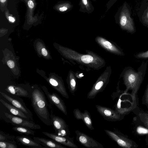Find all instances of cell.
Listing matches in <instances>:
<instances>
[{
    "instance_id": "1",
    "label": "cell",
    "mask_w": 148,
    "mask_h": 148,
    "mask_svg": "<svg viewBox=\"0 0 148 148\" xmlns=\"http://www.w3.org/2000/svg\"><path fill=\"white\" fill-rule=\"evenodd\" d=\"M147 64V62H143L137 71L131 66L124 69L121 75L126 87V92L131 90L132 95H136L143 80Z\"/></svg>"
},
{
    "instance_id": "2",
    "label": "cell",
    "mask_w": 148,
    "mask_h": 148,
    "mask_svg": "<svg viewBox=\"0 0 148 148\" xmlns=\"http://www.w3.org/2000/svg\"><path fill=\"white\" fill-rule=\"evenodd\" d=\"M43 91L38 88L32 90L30 93L32 106L38 118L46 125H51L50 114L48 109L49 106Z\"/></svg>"
},
{
    "instance_id": "3",
    "label": "cell",
    "mask_w": 148,
    "mask_h": 148,
    "mask_svg": "<svg viewBox=\"0 0 148 148\" xmlns=\"http://www.w3.org/2000/svg\"><path fill=\"white\" fill-rule=\"evenodd\" d=\"M119 18V23L122 30L127 33L133 34L136 32L132 8L130 5L125 2L121 7Z\"/></svg>"
},
{
    "instance_id": "4",
    "label": "cell",
    "mask_w": 148,
    "mask_h": 148,
    "mask_svg": "<svg viewBox=\"0 0 148 148\" xmlns=\"http://www.w3.org/2000/svg\"><path fill=\"white\" fill-rule=\"evenodd\" d=\"M106 134L112 140L115 141L120 146L126 148H135L137 145L119 132L104 130Z\"/></svg>"
},
{
    "instance_id": "5",
    "label": "cell",
    "mask_w": 148,
    "mask_h": 148,
    "mask_svg": "<svg viewBox=\"0 0 148 148\" xmlns=\"http://www.w3.org/2000/svg\"><path fill=\"white\" fill-rule=\"evenodd\" d=\"M51 111L50 120L55 131V134L59 136H69L70 131L66 122L62 118L54 115Z\"/></svg>"
},
{
    "instance_id": "6",
    "label": "cell",
    "mask_w": 148,
    "mask_h": 148,
    "mask_svg": "<svg viewBox=\"0 0 148 148\" xmlns=\"http://www.w3.org/2000/svg\"><path fill=\"white\" fill-rule=\"evenodd\" d=\"M96 107L99 114L107 121H115L123 119V115L117 111L99 105H96Z\"/></svg>"
},
{
    "instance_id": "7",
    "label": "cell",
    "mask_w": 148,
    "mask_h": 148,
    "mask_svg": "<svg viewBox=\"0 0 148 148\" xmlns=\"http://www.w3.org/2000/svg\"><path fill=\"white\" fill-rule=\"evenodd\" d=\"M77 140L81 144L88 148H104L100 143L92 137L77 130L75 131Z\"/></svg>"
},
{
    "instance_id": "8",
    "label": "cell",
    "mask_w": 148,
    "mask_h": 148,
    "mask_svg": "<svg viewBox=\"0 0 148 148\" xmlns=\"http://www.w3.org/2000/svg\"><path fill=\"white\" fill-rule=\"evenodd\" d=\"M5 116L13 124L18 126L26 127L32 129H38L41 128L38 125L36 124L31 121L25 119L19 116L4 112Z\"/></svg>"
},
{
    "instance_id": "9",
    "label": "cell",
    "mask_w": 148,
    "mask_h": 148,
    "mask_svg": "<svg viewBox=\"0 0 148 148\" xmlns=\"http://www.w3.org/2000/svg\"><path fill=\"white\" fill-rule=\"evenodd\" d=\"M43 90L50 103L55 106L63 113L67 115V112L66 106L58 95L54 92L50 93L45 88L43 87Z\"/></svg>"
},
{
    "instance_id": "10",
    "label": "cell",
    "mask_w": 148,
    "mask_h": 148,
    "mask_svg": "<svg viewBox=\"0 0 148 148\" xmlns=\"http://www.w3.org/2000/svg\"><path fill=\"white\" fill-rule=\"evenodd\" d=\"M1 94L9 101L12 105L24 112L32 121H33L32 114L30 111L26 107L23 101L17 99L1 92Z\"/></svg>"
},
{
    "instance_id": "11",
    "label": "cell",
    "mask_w": 148,
    "mask_h": 148,
    "mask_svg": "<svg viewBox=\"0 0 148 148\" xmlns=\"http://www.w3.org/2000/svg\"><path fill=\"white\" fill-rule=\"evenodd\" d=\"M42 133L60 144L72 148H78V146L74 143L73 138H70L69 136H59L55 133H51L45 132H42Z\"/></svg>"
},
{
    "instance_id": "12",
    "label": "cell",
    "mask_w": 148,
    "mask_h": 148,
    "mask_svg": "<svg viewBox=\"0 0 148 148\" xmlns=\"http://www.w3.org/2000/svg\"><path fill=\"white\" fill-rule=\"evenodd\" d=\"M137 14L139 22L148 28V0H142L137 10Z\"/></svg>"
},
{
    "instance_id": "13",
    "label": "cell",
    "mask_w": 148,
    "mask_h": 148,
    "mask_svg": "<svg viewBox=\"0 0 148 148\" xmlns=\"http://www.w3.org/2000/svg\"><path fill=\"white\" fill-rule=\"evenodd\" d=\"M73 113L75 118L77 120H82L89 129L91 130L94 129L90 114L88 111L85 110L82 112L79 109L76 108L73 110Z\"/></svg>"
},
{
    "instance_id": "14",
    "label": "cell",
    "mask_w": 148,
    "mask_h": 148,
    "mask_svg": "<svg viewBox=\"0 0 148 148\" xmlns=\"http://www.w3.org/2000/svg\"><path fill=\"white\" fill-rule=\"evenodd\" d=\"M97 40L102 47L108 51L119 55H124L122 50L118 46L112 44L101 37H98L97 38Z\"/></svg>"
},
{
    "instance_id": "15",
    "label": "cell",
    "mask_w": 148,
    "mask_h": 148,
    "mask_svg": "<svg viewBox=\"0 0 148 148\" xmlns=\"http://www.w3.org/2000/svg\"><path fill=\"white\" fill-rule=\"evenodd\" d=\"M34 140L43 146L44 147L53 148H66L57 142L52 140L48 139L42 138L34 137Z\"/></svg>"
},
{
    "instance_id": "16",
    "label": "cell",
    "mask_w": 148,
    "mask_h": 148,
    "mask_svg": "<svg viewBox=\"0 0 148 148\" xmlns=\"http://www.w3.org/2000/svg\"><path fill=\"white\" fill-rule=\"evenodd\" d=\"M16 138L18 142L25 146L33 148L44 147L40 144L27 136H16Z\"/></svg>"
},
{
    "instance_id": "17",
    "label": "cell",
    "mask_w": 148,
    "mask_h": 148,
    "mask_svg": "<svg viewBox=\"0 0 148 148\" xmlns=\"http://www.w3.org/2000/svg\"><path fill=\"white\" fill-rule=\"evenodd\" d=\"M0 101L9 110L10 112L13 115L20 117L27 120L31 121L29 117L19 109L12 105H11L8 103L1 99H0Z\"/></svg>"
},
{
    "instance_id": "18",
    "label": "cell",
    "mask_w": 148,
    "mask_h": 148,
    "mask_svg": "<svg viewBox=\"0 0 148 148\" xmlns=\"http://www.w3.org/2000/svg\"><path fill=\"white\" fill-rule=\"evenodd\" d=\"M6 90L10 94L17 97L30 98V93L29 94L27 91L20 87L10 86L8 87Z\"/></svg>"
},
{
    "instance_id": "19",
    "label": "cell",
    "mask_w": 148,
    "mask_h": 148,
    "mask_svg": "<svg viewBox=\"0 0 148 148\" xmlns=\"http://www.w3.org/2000/svg\"><path fill=\"white\" fill-rule=\"evenodd\" d=\"M31 129L26 127L18 126L14 127L12 128L13 130L20 134L27 135H34L35 132Z\"/></svg>"
},
{
    "instance_id": "20",
    "label": "cell",
    "mask_w": 148,
    "mask_h": 148,
    "mask_svg": "<svg viewBox=\"0 0 148 148\" xmlns=\"http://www.w3.org/2000/svg\"><path fill=\"white\" fill-rule=\"evenodd\" d=\"M0 147L1 148H16L17 146L16 144L7 141H0Z\"/></svg>"
},
{
    "instance_id": "21",
    "label": "cell",
    "mask_w": 148,
    "mask_h": 148,
    "mask_svg": "<svg viewBox=\"0 0 148 148\" xmlns=\"http://www.w3.org/2000/svg\"><path fill=\"white\" fill-rule=\"evenodd\" d=\"M134 57L138 59H147L148 58V50L145 51L139 52L134 56Z\"/></svg>"
},
{
    "instance_id": "22",
    "label": "cell",
    "mask_w": 148,
    "mask_h": 148,
    "mask_svg": "<svg viewBox=\"0 0 148 148\" xmlns=\"http://www.w3.org/2000/svg\"><path fill=\"white\" fill-rule=\"evenodd\" d=\"M142 104L145 105L148 110V85L142 98Z\"/></svg>"
},
{
    "instance_id": "23",
    "label": "cell",
    "mask_w": 148,
    "mask_h": 148,
    "mask_svg": "<svg viewBox=\"0 0 148 148\" xmlns=\"http://www.w3.org/2000/svg\"><path fill=\"white\" fill-rule=\"evenodd\" d=\"M6 138H7L9 140H12L14 138V137L5 134L1 131L0 133V141H7V140Z\"/></svg>"
},
{
    "instance_id": "24",
    "label": "cell",
    "mask_w": 148,
    "mask_h": 148,
    "mask_svg": "<svg viewBox=\"0 0 148 148\" xmlns=\"http://www.w3.org/2000/svg\"><path fill=\"white\" fill-rule=\"evenodd\" d=\"M142 120L143 121L145 126L148 129V114L147 113H141L139 115Z\"/></svg>"
},
{
    "instance_id": "25",
    "label": "cell",
    "mask_w": 148,
    "mask_h": 148,
    "mask_svg": "<svg viewBox=\"0 0 148 148\" xmlns=\"http://www.w3.org/2000/svg\"><path fill=\"white\" fill-rule=\"evenodd\" d=\"M7 64L8 66L10 68H13L14 66V63L11 60L8 61Z\"/></svg>"
},
{
    "instance_id": "26",
    "label": "cell",
    "mask_w": 148,
    "mask_h": 148,
    "mask_svg": "<svg viewBox=\"0 0 148 148\" xmlns=\"http://www.w3.org/2000/svg\"><path fill=\"white\" fill-rule=\"evenodd\" d=\"M28 5L29 7L31 8H32L34 6V4L33 2L31 0L28 2Z\"/></svg>"
},
{
    "instance_id": "27",
    "label": "cell",
    "mask_w": 148,
    "mask_h": 148,
    "mask_svg": "<svg viewBox=\"0 0 148 148\" xmlns=\"http://www.w3.org/2000/svg\"><path fill=\"white\" fill-rule=\"evenodd\" d=\"M42 53L44 56H46L47 55V52L46 49L43 48L42 49Z\"/></svg>"
},
{
    "instance_id": "28",
    "label": "cell",
    "mask_w": 148,
    "mask_h": 148,
    "mask_svg": "<svg viewBox=\"0 0 148 148\" xmlns=\"http://www.w3.org/2000/svg\"><path fill=\"white\" fill-rule=\"evenodd\" d=\"M67 9V7H63L60 8L59 9V10L61 12H64L66 11Z\"/></svg>"
},
{
    "instance_id": "29",
    "label": "cell",
    "mask_w": 148,
    "mask_h": 148,
    "mask_svg": "<svg viewBox=\"0 0 148 148\" xmlns=\"http://www.w3.org/2000/svg\"><path fill=\"white\" fill-rule=\"evenodd\" d=\"M9 21L12 22H14L15 21L14 18L11 16H9Z\"/></svg>"
},
{
    "instance_id": "30",
    "label": "cell",
    "mask_w": 148,
    "mask_h": 148,
    "mask_svg": "<svg viewBox=\"0 0 148 148\" xmlns=\"http://www.w3.org/2000/svg\"><path fill=\"white\" fill-rule=\"evenodd\" d=\"M83 2L85 5H86L87 3V0H82Z\"/></svg>"
},
{
    "instance_id": "31",
    "label": "cell",
    "mask_w": 148,
    "mask_h": 148,
    "mask_svg": "<svg viewBox=\"0 0 148 148\" xmlns=\"http://www.w3.org/2000/svg\"><path fill=\"white\" fill-rule=\"evenodd\" d=\"M0 0V1L2 3H4L6 1V0Z\"/></svg>"
}]
</instances>
